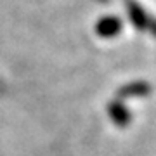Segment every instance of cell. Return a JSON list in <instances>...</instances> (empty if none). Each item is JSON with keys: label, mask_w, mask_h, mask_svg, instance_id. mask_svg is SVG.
Wrapping results in <instances>:
<instances>
[{"label": "cell", "mask_w": 156, "mask_h": 156, "mask_svg": "<svg viewBox=\"0 0 156 156\" xmlns=\"http://www.w3.org/2000/svg\"><path fill=\"white\" fill-rule=\"evenodd\" d=\"M149 92V85L146 82H135V83H128L120 89V95L122 97H128V95H144Z\"/></svg>", "instance_id": "3957f363"}, {"label": "cell", "mask_w": 156, "mask_h": 156, "mask_svg": "<svg viewBox=\"0 0 156 156\" xmlns=\"http://www.w3.org/2000/svg\"><path fill=\"white\" fill-rule=\"evenodd\" d=\"M123 30V21L118 16H104L95 23V33L101 38H113L118 37Z\"/></svg>", "instance_id": "7a4b0ae2"}, {"label": "cell", "mask_w": 156, "mask_h": 156, "mask_svg": "<svg viewBox=\"0 0 156 156\" xmlns=\"http://www.w3.org/2000/svg\"><path fill=\"white\" fill-rule=\"evenodd\" d=\"M109 116L118 123H125L128 120V113L120 102H111L109 104Z\"/></svg>", "instance_id": "277c9868"}, {"label": "cell", "mask_w": 156, "mask_h": 156, "mask_svg": "<svg viewBox=\"0 0 156 156\" xmlns=\"http://www.w3.org/2000/svg\"><path fill=\"white\" fill-rule=\"evenodd\" d=\"M125 7L128 12V19L132 21L139 31H149L151 35L156 37V19L151 17L142 5H139L135 0H125Z\"/></svg>", "instance_id": "6da1fadb"}]
</instances>
